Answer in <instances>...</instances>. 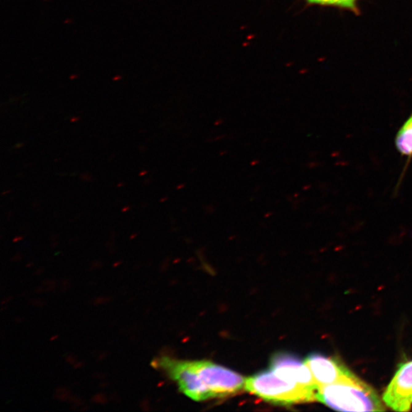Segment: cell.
<instances>
[{"mask_svg":"<svg viewBox=\"0 0 412 412\" xmlns=\"http://www.w3.org/2000/svg\"><path fill=\"white\" fill-rule=\"evenodd\" d=\"M163 364L179 389L195 401L231 395L245 388L246 378L209 361L164 359Z\"/></svg>","mask_w":412,"mask_h":412,"instance_id":"1","label":"cell"},{"mask_svg":"<svg viewBox=\"0 0 412 412\" xmlns=\"http://www.w3.org/2000/svg\"><path fill=\"white\" fill-rule=\"evenodd\" d=\"M318 401L340 411H384L373 388L352 371L336 382L319 387Z\"/></svg>","mask_w":412,"mask_h":412,"instance_id":"2","label":"cell"},{"mask_svg":"<svg viewBox=\"0 0 412 412\" xmlns=\"http://www.w3.org/2000/svg\"><path fill=\"white\" fill-rule=\"evenodd\" d=\"M245 389L264 400L282 405L318 401L319 390V387L303 386L283 379L271 370L246 378Z\"/></svg>","mask_w":412,"mask_h":412,"instance_id":"3","label":"cell"},{"mask_svg":"<svg viewBox=\"0 0 412 412\" xmlns=\"http://www.w3.org/2000/svg\"><path fill=\"white\" fill-rule=\"evenodd\" d=\"M386 406L395 411H409L412 406V360L400 364L383 394Z\"/></svg>","mask_w":412,"mask_h":412,"instance_id":"4","label":"cell"},{"mask_svg":"<svg viewBox=\"0 0 412 412\" xmlns=\"http://www.w3.org/2000/svg\"><path fill=\"white\" fill-rule=\"evenodd\" d=\"M270 370L285 380L303 386L319 387L306 362L289 353L275 354L270 359Z\"/></svg>","mask_w":412,"mask_h":412,"instance_id":"5","label":"cell"},{"mask_svg":"<svg viewBox=\"0 0 412 412\" xmlns=\"http://www.w3.org/2000/svg\"><path fill=\"white\" fill-rule=\"evenodd\" d=\"M305 362L319 387L336 382L351 372L337 358L327 357L318 353L309 354Z\"/></svg>","mask_w":412,"mask_h":412,"instance_id":"6","label":"cell"},{"mask_svg":"<svg viewBox=\"0 0 412 412\" xmlns=\"http://www.w3.org/2000/svg\"><path fill=\"white\" fill-rule=\"evenodd\" d=\"M394 145L398 152L402 156L406 157V163L403 168L402 175L399 178L398 182L396 186V190L400 187L402 179H404L406 170L409 166L412 160V112L409 117L405 120L403 125L401 126L396 134L394 138Z\"/></svg>","mask_w":412,"mask_h":412,"instance_id":"7","label":"cell"},{"mask_svg":"<svg viewBox=\"0 0 412 412\" xmlns=\"http://www.w3.org/2000/svg\"><path fill=\"white\" fill-rule=\"evenodd\" d=\"M305 1L308 6L334 7L350 11L356 15L360 14V9L358 5L359 0H305Z\"/></svg>","mask_w":412,"mask_h":412,"instance_id":"8","label":"cell"},{"mask_svg":"<svg viewBox=\"0 0 412 412\" xmlns=\"http://www.w3.org/2000/svg\"><path fill=\"white\" fill-rule=\"evenodd\" d=\"M129 208H130V207H128V206L125 207V208H123V209H122V211H127V210H129Z\"/></svg>","mask_w":412,"mask_h":412,"instance_id":"9","label":"cell"},{"mask_svg":"<svg viewBox=\"0 0 412 412\" xmlns=\"http://www.w3.org/2000/svg\"><path fill=\"white\" fill-rule=\"evenodd\" d=\"M77 120H78V118H73L71 121H72V122H76V121H77Z\"/></svg>","mask_w":412,"mask_h":412,"instance_id":"10","label":"cell"}]
</instances>
